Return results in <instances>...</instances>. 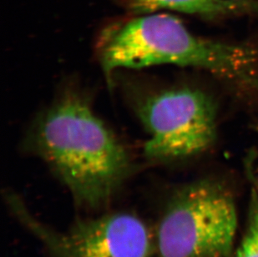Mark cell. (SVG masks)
<instances>
[{"label":"cell","instance_id":"1","mask_svg":"<svg viewBox=\"0 0 258 257\" xmlns=\"http://www.w3.org/2000/svg\"><path fill=\"white\" fill-rule=\"evenodd\" d=\"M26 146L87 208L107 204L133 171L124 145L76 91L61 95L39 115Z\"/></svg>","mask_w":258,"mask_h":257},{"label":"cell","instance_id":"2","mask_svg":"<svg viewBox=\"0 0 258 257\" xmlns=\"http://www.w3.org/2000/svg\"><path fill=\"white\" fill-rule=\"evenodd\" d=\"M98 55L109 80L120 69L174 65L204 70L243 90L258 89L257 49L198 36L166 14L151 13L109 27Z\"/></svg>","mask_w":258,"mask_h":257},{"label":"cell","instance_id":"3","mask_svg":"<svg viewBox=\"0 0 258 257\" xmlns=\"http://www.w3.org/2000/svg\"><path fill=\"white\" fill-rule=\"evenodd\" d=\"M237 230L233 195L221 182L194 181L175 191L154 239L158 257H230Z\"/></svg>","mask_w":258,"mask_h":257},{"label":"cell","instance_id":"4","mask_svg":"<svg viewBox=\"0 0 258 257\" xmlns=\"http://www.w3.org/2000/svg\"><path fill=\"white\" fill-rule=\"evenodd\" d=\"M132 106L149 138L144 155L153 162H169L207 151L217 136L212 99L194 88L144 90L132 95Z\"/></svg>","mask_w":258,"mask_h":257},{"label":"cell","instance_id":"5","mask_svg":"<svg viewBox=\"0 0 258 257\" xmlns=\"http://www.w3.org/2000/svg\"><path fill=\"white\" fill-rule=\"evenodd\" d=\"M11 213L46 248L52 257H153L154 234L139 216L112 212L82 220L66 231L47 226L30 212L25 202L7 193Z\"/></svg>","mask_w":258,"mask_h":257},{"label":"cell","instance_id":"6","mask_svg":"<svg viewBox=\"0 0 258 257\" xmlns=\"http://www.w3.org/2000/svg\"><path fill=\"white\" fill-rule=\"evenodd\" d=\"M127 7L137 14H151L171 10L190 15L215 18L238 12L251 5L232 0H124Z\"/></svg>","mask_w":258,"mask_h":257},{"label":"cell","instance_id":"7","mask_svg":"<svg viewBox=\"0 0 258 257\" xmlns=\"http://www.w3.org/2000/svg\"><path fill=\"white\" fill-rule=\"evenodd\" d=\"M251 187L246 230L236 257H258V186L251 172Z\"/></svg>","mask_w":258,"mask_h":257},{"label":"cell","instance_id":"8","mask_svg":"<svg viewBox=\"0 0 258 257\" xmlns=\"http://www.w3.org/2000/svg\"><path fill=\"white\" fill-rule=\"evenodd\" d=\"M235 2L241 3V4H246V5H251V7H255L258 5V0H232Z\"/></svg>","mask_w":258,"mask_h":257},{"label":"cell","instance_id":"9","mask_svg":"<svg viewBox=\"0 0 258 257\" xmlns=\"http://www.w3.org/2000/svg\"><path fill=\"white\" fill-rule=\"evenodd\" d=\"M252 175H253L254 179H255V181H256V184H257L258 186V177L256 175H255V174H254L253 172H252Z\"/></svg>","mask_w":258,"mask_h":257}]
</instances>
